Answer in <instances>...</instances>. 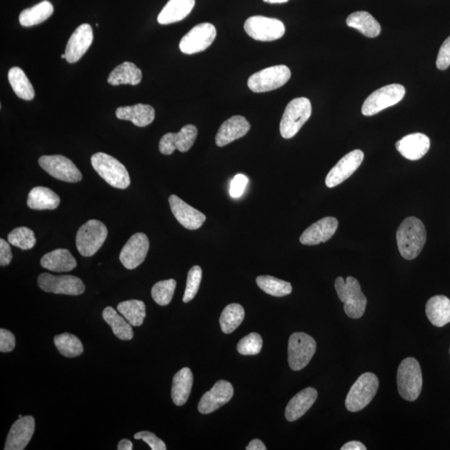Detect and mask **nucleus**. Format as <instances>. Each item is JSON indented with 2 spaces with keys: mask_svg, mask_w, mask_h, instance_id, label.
<instances>
[{
  "mask_svg": "<svg viewBox=\"0 0 450 450\" xmlns=\"http://www.w3.org/2000/svg\"><path fill=\"white\" fill-rule=\"evenodd\" d=\"M119 450H132L133 449V444L129 439H122L120 440V442L118 444Z\"/></svg>",
  "mask_w": 450,
  "mask_h": 450,
  "instance_id": "nucleus-52",
  "label": "nucleus"
},
{
  "mask_svg": "<svg viewBox=\"0 0 450 450\" xmlns=\"http://www.w3.org/2000/svg\"><path fill=\"white\" fill-rule=\"evenodd\" d=\"M338 226L339 221L336 218H323L305 229L299 238V241L304 245H317L327 242L336 232Z\"/></svg>",
  "mask_w": 450,
  "mask_h": 450,
  "instance_id": "nucleus-21",
  "label": "nucleus"
},
{
  "mask_svg": "<svg viewBox=\"0 0 450 450\" xmlns=\"http://www.w3.org/2000/svg\"><path fill=\"white\" fill-rule=\"evenodd\" d=\"M405 88L401 84H392L375 90L365 99L362 106L364 116H373L382 110L394 106L404 99Z\"/></svg>",
  "mask_w": 450,
  "mask_h": 450,
  "instance_id": "nucleus-8",
  "label": "nucleus"
},
{
  "mask_svg": "<svg viewBox=\"0 0 450 450\" xmlns=\"http://www.w3.org/2000/svg\"><path fill=\"white\" fill-rule=\"evenodd\" d=\"M247 450H266L264 444L259 439H253L246 447Z\"/></svg>",
  "mask_w": 450,
  "mask_h": 450,
  "instance_id": "nucleus-51",
  "label": "nucleus"
},
{
  "mask_svg": "<svg viewBox=\"0 0 450 450\" xmlns=\"http://www.w3.org/2000/svg\"><path fill=\"white\" fill-rule=\"evenodd\" d=\"M195 0H169L159 13L158 22L170 24L181 21L191 13Z\"/></svg>",
  "mask_w": 450,
  "mask_h": 450,
  "instance_id": "nucleus-27",
  "label": "nucleus"
},
{
  "mask_svg": "<svg viewBox=\"0 0 450 450\" xmlns=\"http://www.w3.org/2000/svg\"><path fill=\"white\" fill-rule=\"evenodd\" d=\"M8 79L14 92L19 98L27 100V101L34 98L35 92L33 85L23 69L19 67L10 69Z\"/></svg>",
  "mask_w": 450,
  "mask_h": 450,
  "instance_id": "nucleus-36",
  "label": "nucleus"
},
{
  "mask_svg": "<svg viewBox=\"0 0 450 450\" xmlns=\"http://www.w3.org/2000/svg\"><path fill=\"white\" fill-rule=\"evenodd\" d=\"M311 114L312 106L309 99L301 97L291 100L285 109L280 122L279 130L282 137L287 139L294 137Z\"/></svg>",
  "mask_w": 450,
  "mask_h": 450,
  "instance_id": "nucleus-5",
  "label": "nucleus"
},
{
  "mask_svg": "<svg viewBox=\"0 0 450 450\" xmlns=\"http://www.w3.org/2000/svg\"><path fill=\"white\" fill-rule=\"evenodd\" d=\"M39 164L45 172L64 182L78 183L82 179L76 165L63 155H44L39 159Z\"/></svg>",
  "mask_w": 450,
  "mask_h": 450,
  "instance_id": "nucleus-12",
  "label": "nucleus"
},
{
  "mask_svg": "<svg viewBox=\"0 0 450 450\" xmlns=\"http://www.w3.org/2000/svg\"><path fill=\"white\" fill-rule=\"evenodd\" d=\"M264 1L269 4H283L288 2L289 0H264Z\"/></svg>",
  "mask_w": 450,
  "mask_h": 450,
  "instance_id": "nucleus-53",
  "label": "nucleus"
},
{
  "mask_svg": "<svg viewBox=\"0 0 450 450\" xmlns=\"http://www.w3.org/2000/svg\"><path fill=\"white\" fill-rule=\"evenodd\" d=\"M94 39L92 27L89 24H83L74 30L65 48V56L68 63L79 61L91 46Z\"/></svg>",
  "mask_w": 450,
  "mask_h": 450,
  "instance_id": "nucleus-18",
  "label": "nucleus"
},
{
  "mask_svg": "<svg viewBox=\"0 0 450 450\" xmlns=\"http://www.w3.org/2000/svg\"><path fill=\"white\" fill-rule=\"evenodd\" d=\"M176 281L170 279L155 284L151 290L152 298L160 306H166L174 296Z\"/></svg>",
  "mask_w": 450,
  "mask_h": 450,
  "instance_id": "nucleus-41",
  "label": "nucleus"
},
{
  "mask_svg": "<svg viewBox=\"0 0 450 450\" xmlns=\"http://www.w3.org/2000/svg\"><path fill=\"white\" fill-rule=\"evenodd\" d=\"M244 309L239 304H229L225 307L219 319L220 326L224 334H231L243 322Z\"/></svg>",
  "mask_w": 450,
  "mask_h": 450,
  "instance_id": "nucleus-38",
  "label": "nucleus"
},
{
  "mask_svg": "<svg viewBox=\"0 0 450 450\" xmlns=\"http://www.w3.org/2000/svg\"><path fill=\"white\" fill-rule=\"evenodd\" d=\"M249 179L245 175L239 174L235 175L231 183H230L229 194L234 199H239L242 196L246 189Z\"/></svg>",
  "mask_w": 450,
  "mask_h": 450,
  "instance_id": "nucleus-45",
  "label": "nucleus"
},
{
  "mask_svg": "<svg viewBox=\"0 0 450 450\" xmlns=\"http://www.w3.org/2000/svg\"><path fill=\"white\" fill-rule=\"evenodd\" d=\"M102 315L104 321L111 327L115 336L118 339L130 340L134 338L132 325L114 308L110 306L105 308Z\"/></svg>",
  "mask_w": 450,
  "mask_h": 450,
  "instance_id": "nucleus-35",
  "label": "nucleus"
},
{
  "mask_svg": "<svg viewBox=\"0 0 450 450\" xmlns=\"http://www.w3.org/2000/svg\"><path fill=\"white\" fill-rule=\"evenodd\" d=\"M249 129L250 124L248 120L240 115H235L224 121L220 126L215 137V143L219 147H224L244 137Z\"/></svg>",
  "mask_w": 450,
  "mask_h": 450,
  "instance_id": "nucleus-23",
  "label": "nucleus"
},
{
  "mask_svg": "<svg viewBox=\"0 0 450 450\" xmlns=\"http://www.w3.org/2000/svg\"><path fill=\"white\" fill-rule=\"evenodd\" d=\"M216 34V29L212 24H199L184 35L179 49L185 54L202 52L213 44Z\"/></svg>",
  "mask_w": 450,
  "mask_h": 450,
  "instance_id": "nucleus-13",
  "label": "nucleus"
},
{
  "mask_svg": "<svg viewBox=\"0 0 450 450\" xmlns=\"http://www.w3.org/2000/svg\"><path fill=\"white\" fill-rule=\"evenodd\" d=\"M198 136V129L193 124L185 125L178 133H168L160 139L159 149L160 153L170 155L178 149L185 153L192 148Z\"/></svg>",
  "mask_w": 450,
  "mask_h": 450,
  "instance_id": "nucleus-15",
  "label": "nucleus"
},
{
  "mask_svg": "<svg viewBox=\"0 0 450 450\" xmlns=\"http://www.w3.org/2000/svg\"><path fill=\"white\" fill-rule=\"evenodd\" d=\"M395 147L405 159L414 161L423 158L428 153L430 140L424 134H411L399 140Z\"/></svg>",
  "mask_w": 450,
  "mask_h": 450,
  "instance_id": "nucleus-24",
  "label": "nucleus"
},
{
  "mask_svg": "<svg viewBox=\"0 0 450 450\" xmlns=\"http://www.w3.org/2000/svg\"><path fill=\"white\" fill-rule=\"evenodd\" d=\"M334 285L339 299L344 303L345 314L351 319L361 318L366 309L367 299L358 280L349 276L345 281L342 277H339Z\"/></svg>",
  "mask_w": 450,
  "mask_h": 450,
  "instance_id": "nucleus-2",
  "label": "nucleus"
},
{
  "mask_svg": "<svg viewBox=\"0 0 450 450\" xmlns=\"http://www.w3.org/2000/svg\"><path fill=\"white\" fill-rule=\"evenodd\" d=\"M425 312L434 326H444L450 323V299L444 295H435L428 300Z\"/></svg>",
  "mask_w": 450,
  "mask_h": 450,
  "instance_id": "nucleus-29",
  "label": "nucleus"
},
{
  "mask_svg": "<svg viewBox=\"0 0 450 450\" xmlns=\"http://www.w3.org/2000/svg\"><path fill=\"white\" fill-rule=\"evenodd\" d=\"M22 417H23V416H22V415H21V414H19V418H22Z\"/></svg>",
  "mask_w": 450,
  "mask_h": 450,
  "instance_id": "nucleus-55",
  "label": "nucleus"
},
{
  "mask_svg": "<svg viewBox=\"0 0 450 450\" xmlns=\"http://www.w3.org/2000/svg\"><path fill=\"white\" fill-rule=\"evenodd\" d=\"M135 439H142L152 450H166V445L154 433L149 431L139 432L134 434Z\"/></svg>",
  "mask_w": 450,
  "mask_h": 450,
  "instance_id": "nucleus-46",
  "label": "nucleus"
},
{
  "mask_svg": "<svg viewBox=\"0 0 450 450\" xmlns=\"http://www.w3.org/2000/svg\"><path fill=\"white\" fill-rule=\"evenodd\" d=\"M245 32L258 41H274L283 37L285 26L277 19L264 16L249 17L244 23Z\"/></svg>",
  "mask_w": 450,
  "mask_h": 450,
  "instance_id": "nucleus-11",
  "label": "nucleus"
},
{
  "mask_svg": "<svg viewBox=\"0 0 450 450\" xmlns=\"http://www.w3.org/2000/svg\"><path fill=\"white\" fill-rule=\"evenodd\" d=\"M60 199L53 190L38 186L30 190L27 204L29 208L34 210H54L59 207Z\"/></svg>",
  "mask_w": 450,
  "mask_h": 450,
  "instance_id": "nucleus-31",
  "label": "nucleus"
},
{
  "mask_svg": "<svg viewBox=\"0 0 450 450\" xmlns=\"http://www.w3.org/2000/svg\"><path fill=\"white\" fill-rule=\"evenodd\" d=\"M318 392L314 388H306L300 391L290 399L286 409L285 417L288 421L294 422L301 418L308 410L313 406L315 400L317 399Z\"/></svg>",
  "mask_w": 450,
  "mask_h": 450,
  "instance_id": "nucleus-25",
  "label": "nucleus"
},
{
  "mask_svg": "<svg viewBox=\"0 0 450 450\" xmlns=\"http://www.w3.org/2000/svg\"><path fill=\"white\" fill-rule=\"evenodd\" d=\"M91 164L95 171L110 186L120 189L129 186L131 180L127 169L111 155L102 152L94 154L91 157Z\"/></svg>",
  "mask_w": 450,
  "mask_h": 450,
  "instance_id": "nucleus-3",
  "label": "nucleus"
},
{
  "mask_svg": "<svg viewBox=\"0 0 450 450\" xmlns=\"http://www.w3.org/2000/svg\"><path fill=\"white\" fill-rule=\"evenodd\" d=\"M108 236V229L96 219L89 220L79 228L76 235V247L84 257L93 256L102 247Z\"/></svg>",
  "mask_w": 450,
  "mask_h": 450,
  "instance_id": "nucleus-7",
  "label": "nucleus"
},
{
  "mask_svg": "<svg viewBox=\"0 0 450 450\" xmlns=\"http://www.w3.org/2000/svg\"><path fill=\"white\" fill-rule=\"evenodd\" d=\"M364 158L362 150L355 149L339 160L329 172L325 184L328 188L336 187L356 171Z\"/></svg>",
  "mask_w": 450,
  "mask_h": 450,
  "instance_id": "nucleus-16",
  "label": "nucleus"
},
{
  "mask_svg": "<svg viewBox=\"0 0 450 450\" xmlns=\"http://www.w3.org/2000/svg\"><path fill=\"white\" fill-rule=\"evenodd\" d=\"M169 202L174 216L185 229H198L202 226L206 220V216L203 213L193 208L191 205L185 203L176 195H171L169 198Z\"/></svg>",
  "mask_w": 450,
  "mask_h": 450,
  "instance_id": "nucleus-19",
  "label": "nucleus"
},
{
  "mask_svg": "<svg viewBox=\"0 0 450 450\" xmlns=\"http://www.w3.org/2000/svg\"><path fill=\"white\" fill-rule=\"evenodd\" d=\"M35 420L32 416L19 418L9 430L4 450H24L32 439Z\"/></svg>",
  "mask_w": 450,
  "mask_h": 450,
  "instance_id": "nucleus-22",
  "label": "nucleus"
},
{
  "mask_svg": "<svg viewBox=\"0 0 450 450\" xmlns=\"http://www.w3.org/2000/svg\"><path fill=\"white\" fill-rule=\"evenodd\" d=\"M119 119L131 121L138 127H146L155 118V110L149 104H138L131 106L119 107L116 109Z\"/></svg>",
  "mask_w": 450,
  "mask_h": 450,
  "instance_id": "nucleus-26",
  "label": "nucleus"
},
{
  "mask_svg": "<svg viewBox=\"0 0 450 450\" xmlns=\"http://www.w3.org/2000/svg\"><path fill=\"white\" fill-rule=\"evenodd\" d=\"M40 289L45 292L56 294L80 295L85 291V285L81 279L73 275H55L44 273L38 278Z\"/></svg>",
  "mask_w": 450,
  "mask_h": 450,
  "instance_id": "nucleus-14",
  "label": "nucleus"
},
{
  "mask_svg": "<svg viewBox=\"0 0 450 450\" xmlns=\"http://www.w3.org/2000/svg\"><path fill=\"white\" fill-rule=\"evenodd\" d=\"M61 59H66V56H65V54H63L61 55Z\"/></svg>",
  "mask_w": 450,
  "mask_h": 450,
  "instance_id": "nucleus-54",
  "label": "nucleus"
},
{
  "mask_svg": "<svg viewBox=\"0 0 450 450\" xmlns=\"http://www.w3.org/2000/svg\"><path fill=\"white\" fill-rule=\"evenodd\" d=\"M346 24L369 38L377 37L381 33L379 23L368 12L358 11L350 14Z\"/></svg>",
  "mask_w": 450,
  "mask_h": 450,
  "instance_id": "nucleus-33",
  "label": "nucleus"
},
{
  "mask_svg": "<svg viewBox=\"0 0 450 450\" xmlns=\"http://www.w3.org/2000/svg\"><path fill=\"white\" fill-rule=\"evenodd\" d=\"M450 65V36L445 39L442 46L440 47L437 60L436 66L439 70H445Z\"/></svg>",
  "mask_w": 450,
  "mask_h": 450,
  "instance_id": "nucleus-47",
  "label": "nucleus"
},
{
  "mask_svg": "<svg viewBox=\"0 0 450 450\" xmlns=\"http://www.w3.org/2000/svg\"><path fill=\"white\" fill-rule=\"evenodd\" d=\"M12 259L13 254L9 244L4 239H0V265L2 267L7 266Z\"/></svg>",
  "mask_w": 450,
  "mask_h": 450,
  "instance_id": "nucleus-49",
  "label": "nucleus"
},
{
  "mask_svg": "<svg viewBox=\"0 0 450 450\" xmlns=\"http://www.w3.org/2000/svg\"><path fill=\"white\" fill-rule=\"evenodd\" d=\"M194 377L191 370L183 368L175 374L173 379L171 396L177 406H182L189 397L193 386Z\"/></svg>",
  "mask_w": 450,
  "mask_h": 450,
  "instance_id": "nucleus-30",
  "label": "nucleus"
},
{
  "mask_svg": "<svg viewBox=\"0 0 450 450\" xmlns=\"http://www.w3.org/2000/svg\"><path fill=\"white\" fill-rule=\"evenodd\" d=\"M263 339L257 333H251L243 338L237 345L238 352L243 355H255L261 351Z\"/></svg>",
  "mask_w": 450,
  "mask_h": 450,
  "instance_id": "nucleus-44",
  "label": "nucleus"
},
{
  "mask_svg": "<svg viewBox=\"0 0 450 450\" xmlns=\"http://www.w3.org/2000/svg\"><path fill=\"white\" fill-rule=\"evenodd\" d=\"M202 280V269L198 266H194L190 269L188 273L186 289H185L183 301L189 303L197 294L199 289L200 283Z\"/></svg>",
  "mask_w": 450,
  "mask_h": 450,
  "instance_id": "nucleus-43",
  "label": "nucleus"
},
{
  "mask_svg": "<svg viewBox=\"0 0 450 450\" xmlns=\"http://www.w3.org/2000/svg\"><path fill=\"white\" fill-rule=\"evenodd\" d=\"M41 266L52 272H69L77 266V262L68 249H58L44 255Z\"/></svg>",
  "mask_w": 450,
  "mask_h": 450,
  "instance_id": "nucleus-28",
  "label": "nucleus"
},
{
  "mask_svg": "<svg viewBox=\"0 0 450 450\" xmlns=\"http://www.w3.org/2000/svg\"><path fill=\"white\" fill-rule=\"evenodd\" d=\"M379 379L373 373H364L353 384L345 400L350 412H358L372 401L379 389Z\"/></svg>",
  "mask_w": 450,
  "mask_h": 450,
  "instance_id": "nucleus-6",
  "label": "nucleus"
},
{
  "mask_svg": "<svg viewBox=\"0 0 450 450\" xmlns=\"http://www.w3.org/2000/svg\"><path fill=\"white\" fill-rule=\"evenodd\" d=\"M234 395L232 384L225 380H219L209 391L204 393L199 404V411L211 414L227 404Z\"/></svg>",
  "mask_w": 450,
  "mask_h": 450,
  "instance_id": "nucleus-20",
  "label": "nucleus"
},
{
  "mask_svg": "<svg viewBox=\"0 0 450 450\" xmlns=\"http://www.w3.org/2000/svg\"><path fill=\"white\" fill-rule=\"evenodd\" d=\"M8 241L15 247L28 250L32 249L36 244V238L32 229L27 227H19L9 234Z\"/></svg>",
  "mask_w": 450,
  "mask_h": 450,
  "instance_id": "nucleus-42",
  "label": "nucleus"
},
{
  "mask_svg": "<svg viewBox=\"0 0 450 450\" xmlns=\"http://www.w3.org/2000/svg\"><path fill=\"white\" fill-rule=\"evenodd\" d=\"M365 445L359 441H350L344 445L341 450H366Z\"/></svg>",
  "mask_w": 450,
  "mask_h": 450,
  "instance_id": "nucleus-50",
  "label": "nucleus"
},
{
  "mask_svg": "<svg viewBox=\"0 0 450 450\" xmlns=\"http://www.w3.org/2000/svg\"><path fill=\"white\" fill-rule=\"evenodd\" d=\"M142 71L131 62H124L118 65L109 75L108 83L118 86L120 84L138 85L141 82Z\"/></svg>",
  "mask_w": 450,
  "mask_h": 450,
  "instance_id": "nucleus-32",
  "label": "nucleus"
},
{
  "mask_svg": "<svg viewBox=\"0 0 450 450\" xmlns=\"http://www.w3.org/2000/svg\"><path fill=\"white\" fill-rule=\"evenodd\" d=\"M149 241L146 234L137 233L128 240L119 255L120 262L128 269L139 266L147 256Z\"/></svg>",
  "mask_w": 450,
  "mask_h": 450,
  "instance_id": "nucleus-17",
  "label": "nucleus"
},
{
  "mask_svg": "<svg viewBox=\"0 0 450 450\" xmlns=\"http://www.w3.org/2000/svg\"><path fill=\"white\" fill-rule=\"evenodd\" d=\"M54 344L59 352L67 358L78 357L84 352V346L75 335L64 333L54 337Z\"/></svg>",
  "mask_w": 450,
  "mask_h": 450,
  "instance_id": "nucleus-39",
  "label": "nucleus"
},
{
  "mask_svg": "<svg viewBox=\"0 0 450 450\" xmlns=\"http://www.w3.org/2000/svg\"><path fill=\"white\" fill-rule=\"evenodd\" d=\"M15 347L14 335L7 329H0V351L11 352Z\"/></svg>",
  "mask_w": 450,
  "mask_h": 450,
  "instance_id": "nucleus-48",
  "label": "nucleus"
},
{
  "mask_svg": "<svg viewBox=\"0 0 450 450\" xmlns=\"http://www.w3.org/2000/svg\"><path fill=\"white\" fill-rule=\"evenodd\" d=\"M256 283L264 292L274 297L286 296L292 292L291 284L282 279L269 276V275L259 276L256 279Z\"/></svg>",
  "mask_w": 450,
  "mask_h": 450,
  "instance_id": "nucleus-40",
  "label": "nucleus"
},
{
  "mask_svg": "<svg viewBox=\"0 0 450 450\" xmlns=\"http://www.w3.org/2000/svg\"><path fill=\"white\" fill-rule=\"evenodd\" d=\"M396 239L399 251L404 259H416L426 243L427 233L424 223L416 217L405 219L398 228Z\"/></svg>",
  "mask_w": 450,
  "mask_h": 450,
  "instance_id": "nucleus-1",
  "label": "nucleus"
},
{
  "mask_svg": "<svg viewBox=\"0 0 450 450\" xmlns=\"http://www.w3.org/2000/svg\"><path fill=\"white\" fill-rule=\"evenodd\" d=\"M290 77L291 71L286 65H275L251 75L248 80V86L254 93L272 91L284 86Z\"/></svg>",
  "mask_w": 450,
  "mask_h": 450,
  "instance_id": "nucleus-9",
  "label": "nucleus"
},
{
  "mask_svg": "<svg viewBox=\"0 0 450 450\" xmlns=\"http://www.w3.org/2000/svg\"><path fill=\"white\" fill-rule=\"evenodd\" d=\"M316 342L305 333H294L290 336L288 359L290 368L294 371L306 367L316 351Z\"/></svg>",
  "mask_w": 450,
  "mask_h": 450,
  "instance_id": "nucleus-10",
  "label": "nucleus"
},
{
  "mask_svg": "<svg viewBox=\"0 0 450 450\" xmlns=\"http://www.w3.org/2000/svg\"><path fill=\"white\" fill-rule=\"evenodd\" d=\"M145 304L141 300L131 299L119 303L117 310L119 314L126 319L127 321L134 327H139L142 325L145 317H146V310Z\"/></svg>",
  "mask_w": 450,
  "mask_h": 450,
  "instance_id": "nucleus-37",
  "label": "nucleus"
},
{
  "mask_svg": "<svg viewBox=\"0 0 450 450\" xmlns=\"http://www.w3.org/2000/svg\"><path fill=\"white\" fill-rule=\"evenodd\" d=\"M54 13V7L48 0L39 3L34 6L23 10L19 14V23L24 27H31L43 23Z\"/></svg>",
  "mask_w": 450,
  "mask_h": 450,
  "instance_id": "nucleus-34",
  "label": "nucleus"
},
{
  "mask_svg": "<svg viewBox=\"0 0 450 450\" xmlns=\"http://www.w3.org/2000/svg\"><path fill=\"white\" fill-rule=\"evenodd\" d=\"M398 390L401 396L407 401H415L423 386L421 368L418 360L407 358L399 364L397 373Z\"/></svg>",
  "mask_w": 450,
  "mask_h": 450,
  "instance_id": "nucleus-4",
  "label": "nucleus"
}]
</instances>
